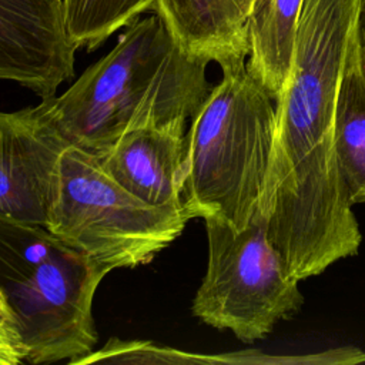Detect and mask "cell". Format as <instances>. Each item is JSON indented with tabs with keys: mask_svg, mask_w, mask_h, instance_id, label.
Listing matches in <instances>:
<instances>
[{
	"mask_svg": "<svg viewBox=\"0 0 365 365\" xmlns=\"http://www.w3.org/2000/svg\"><path fill=\"white\" fill-rule=\"evenodd\" d=\"M274 113V97L247 64L222 70L185 133L181 198L192 218L215 217L241 230L259 212Z\"/></svg>",
	"mask_w": 365,
	"mask_h": 365,
	"instance_id": "obj_3",
	"label": "cell"
},
{
	"mask_svg": "<svg viewBox=\"0 0 365 365\" xmlns=\"http://www.w3.org/2000/svg\"><path fill=\"white\" fill-rule=\"evenodd\" d=\"M361 37H362V46H364V54H365V1L361 13Z\"/></svg>",
	"mask_w": 365,
	"mask_h": 365,
	"instance_id": "obj_17",
	"label": "cell"
},
{
	"mask_svg": "<svg viewBox=\"0 0 365 365\" xmlns=\"http://www.w3.org/2000/svg\"><path fill=\"white\" fill-rule=\"evenodd\" d=\"M204 224L208 259L191 304L192 315L231 331L245 344L264 339L301 309L299 279L271 242L261 212L241 230L215 217L204 218Z\"/></svg>",
	"mask_w": 365,
	"mask_h": 365,
	"instance_id": "obj_6",
	"label": "cell"
},
{
	"mask_svg": "<svg viewBox=\"0 0 365 365\" xmlns=\"http://www.w3.org/2000/svg\"><path fill=\"white\" fill-rule=\"evenodd\" d=\"M190 220L184 204H147L118 185L97 155L68 145L58 161L46 227L107 275L150 262Z\"/></svg>",
	"mask_w": 365,
	"mask_h": 365,
	"instance_id": "obj_5",
	"label": "cell"
},
{
	"mask_svg": "<svg viewBox=\"0 0 365 365\" xmlns=\"http://www.w3.org/2000/svg\"><path fill=\"white\" fill-rule=\"evenodd\" d=\"M98 161L118 185L147 204L182 205L185 128L133 130L98 155Z\"/></svg>",
	"mask_w": 365,
	"mask_h": 365,
	"instance_id": "obj_9",
	"label": "cell"
},
{
	"mask_svg": "<svg viewBox=\"0 0 365 365\" xmlns=\"http://www.w3.org/2000/svg\"><path fill=\"white\" fill-rule=\"evenodd\" d=\"M104 277L46 225L0 212V294L14 317L24 362L73 365L94 349L93 299Z\"/></svg>",
	"mask_w": 365,
	"mask_h": 365,
	"instance_id": "obj_4",
	"label": "cell"
},
{
	"mask_svg": "<svg viewBox=\"0 0 365 365\" xmlns=\"http://www.w3.org/2000/svg\"><path fill=\"white\" fill-rule=\"evenodd\" d=\"M237 1H238V4H240L241 10L244 11L245 17H247V14L250 13V10H251V7H252V4H254L255 0H237Z\"/></svg>",
	"mask_w": 365,
	"mask_h": 365,
	"instance_id": "obj_18",
	"label": "cell"
},
{
	"mask_svg": "<svg viewBox=\"0 0 365 365\" xmlns=\"http://www.w3.org/2000/svg\"><path fill=\"white\" fill-rule=\"evenodd\" d=\"M365 0H302L292 66L275 98L259 212L299 281L358 252L362 234L339 174L334 114L349 33Z\"/></svg>",
	"mask_w": 365,
	"mask_h": 365,
	"instance_id": "obj_1",
	"label": "cell"
},
{
	"mask_svg": "<svg viewBox=\"0 0 365 365\" xmlns=\"http://www.w3.org/2000/svg\"><path fill=\"white\" fill-rule=\"evenodd\" d=\"M26 352L19 332L0 322V365H19L24 362Z\"/></svg>",
	"mask_w": 365,
	"mask_h": 365,
	"instance_id": "obj_15",
	"label": "cell"
},
{
	"mask_svg": "<svg viewBox=\"0 0 365 365\" xmlns=\"http://www.w3.org/2000/svg\"><path fill=\"white\" fill-rule=\"evenodd\" d=\"M334 144L351 204H365V54L361 20L352 27L335 100Z\"/></svg>",
	"mask_w": 365,
	"mask_h": 365,
	"instance_id": "obj_11",
	"label": "cell"
},
{
	"mask_svg": "<svg viewBox=\"0 0 365 365\" xmlns=\"http://www.w3.org/2000/svg\"><path fill=\"white\" fill-rule=\"evenodd\" d=\"M208 64L185 53L154 13L133 21L63 94L43 101L61 137L98 157L133 130L185 128L214 86Z\"/></svg>",
	"mask_w": 365,
	"mask_h": 365,
	"instance_id": "obj_2",
	"label": "cell"
},
{
	"mask_svg": "<svg viewBox=\"0 0 365 365\" xmlns=\"http://www.w3.org/2000/svg\"><path fill=\"white\" fill-rule=\"evenodd\" d=\"M68 145L46 101L0 111V212L46 225L58 161Z\"/></svg>",
	"mask_w": 365,
	"mask_h": 365,
	"instance_id": "obj_7",
	"label": "cell"
},
{
	"mask_svg": "<svg viewBox=\"0 0 365 365\" xmlns=\"http://www.w3.org/2000/svg\"><path fill=\"white\" fill-rule=\"evenodd\" d=\"M76 51L64 0H0V80L54 97L74 76Z\"/></svg>",
	"mask_w": 365,
	"mask_h": 365,
	"instance_id": "obj_8",
	"label": "cell"
},
{
	"mask_svg": "<svg viewBox=\"0 0 365 365\" xmlns=\"http://www.w3.org/2000/svg\"><path fill=\"white\" fill-rule=\"evenodd\" d=\"M154 7L155 0H64L66 26L76 47L91 51Z\"/></svg>",
	"mask_w": 365,
	"mask_h": 365,
	"instance_id": "obj_13",
	"label": "cell"
},
{
	"mask_svg": "<svg viewBox=\"0 0 365 365\" xmlns=\"http://www.w3.org/2000/svg\"><path fill=\"white\" fill-rule=\"evenodd\" d=\"M0 322L6 324V325H9V327H11V328H14L17 331L16 322H14V317H13L11 311L9 309L6 301L3 299L1 294H0Z\"/></svg>",
	"mask_w": 365,
	"mask_h": 365,
	"instance_id": "obj_16",
	"label": "cell"
},
{
	"mask_svg": "<svg viewBox=\"0 0 365 365\" xmlns=\"http://www.w3.org/2000/svg\"><path fill=\"white\" fill-rule=\"evenodd\" d=\"M123 362V364H227L224 355H198L170 346H160L148 341L110 339L97 351L81 356L74 364ZM73 364V365H74Z\"/></svg>",
	"mask_w": 365,
	"mask_h": 365,
	"instance_id": "obj_14",
	"label": "cell"
},
{
	"mask_svg": "<svg viewBox=\"0 0 365 365\" xmlns=\"http://www.w3.org/2000/svg\"><path fill=\"white\" fill-rule=\"evenodd\" d=\"M154 13L185 53L221 70L247 63V17L237 0H155Z\"/></svg>",
	"mask_w": 365,
	"mask_h": 365,
	"instance_id": "obj_10",
	"label": "cell"
},
{
	"mask_svg": "<svg viewBox=\"0 0 365 365\" xmlns=\"http://www.w3.org/2000/svg\"><path fill=\"white\" fill-rule=\"evenodd\" d=\"M302 0H255L247 14V70L274 97L289 76Z\"/></svg>",
	"mask_w": 365,
	"mask_h": 365,
	"instance_id": "obj_12",
	"label": "cell"
}]
</instances>
